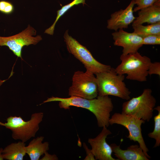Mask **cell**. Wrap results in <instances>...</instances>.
Masks as SVG:
<instances>
[{
  "label": "cell",
  "instance_id": "cell-1",
  "mask_svg": "<svg viewBox=\"0 0 160 160\" xmlns=\"http://www.w3.org/2000/svg\"><path fill=\"white\" fill-rule=\"evenodd\" d=\"M58 101L61 108L69 109L73 106L87 109L96 117L99 127H108L110 113L113 108L112 99L108 95H98L96 98L87 99L79 97L71 96L68 98L52 97L48 98L40 105L45 103Z\"/></svg>",
  "mask_w": 160,
  "mask_h": 160
},
{
  "label": "cell",
  "instance_id": "cell-2",
  "mask_svg": "<svg viewBox=\"0 0 160 160\" xmlns=\"http://www.w3.org/2000/svg\"><path fill=\"white\" fill-rule=\"evenodd\" d=\"M121 63L115 68L119 74H126V78L131 80L144 82L147 80L148 70L151 63V59L142 56L138 52L120 57Z\"/></svg>",
  "mask_w": 160,
  "mask_h": 160
},
{
  "label": "cell",
  "instance_id": "cell-3",
  "mask_svg": "<svg viewBox=\"0 0 160 160\" xmlns=\"http://www.w3.org/2000/svg\"><path fill=\"white\" fill-rule=\"evenodd\" d=\"M95 75L98 95H112L127 100L130 98L131 92L124 81V75L117 74L115 68L111 67L107 71Z\"/></svg>",
  "mask_w": 160,
  "mask_h": 160
},
{
  "label": "cell",
  "instance_id": "cell-4",
  "mask_svg": "<svg viewBox=\"0 0 160 160\" xmlns=\"http://www.w3.org/2000/svg\"><path fill=\"white\" fill-rule=\"evenodd\" d=\"M43 117L44 113L42 112L32 113L30 119L27 121L24 120L20 116H11L7 118V122L2 123L1 126L11 131L13 139L25 143L35 137Z\"/></svg>",
  "mask_w": 160,
  "mask_h": 160
},
{
  "label": "cell",
  "instance_id": "cell-5",
  "mask_svg": "<svg viewBox=\"0 0 160 160\" xmlns=\"http://www.w3.org/2000/svg\"><path fill=\"white\" fill-rule=\"evenodd\" d=\"M152 93L151 89H145L139 96L125 102L122 104L121 113L149 121L153 116L156 102Z\"/></svg>",
  "mask_w": 160,
  "mask_h": 160
},
{
  "label": "cell",
  "instance_id": "cell-6",
  "mask_svg": "<svg viewBox=\"0 0 160 160\" xmlns=\"http://www.w3.org/2000/svg\"><path fill=\"white\" fill-rule=\"evenodd\" d=\"M68 31L66 30L64 35L67 49L84 65L86 70L95 74L110 70L111 68L110 65L104 64L96 60L86 47L69 35Z\"/></svg>",
  "mask_w": 160,
  "mask_h": 160
},
{
  "label": "cell",
  "instance_id": "cell-7",
  "mask_svg": "<svg viewBox=\"0 0 160 160\" xmlns=\"http://www.w3.org/2000/svg\"><path fill=\"white\" fill-rule=\"evenodd\" d=\"M94 74L86 70L78 71L72 77L71 86L68 89V95L87 99L95 98L98 95V86Z\"/></svg>",
  "mask_w": 160,
  "mask_h": 160
},
{
  "label": "cell",
  "instance_id": "cell-8",
  "mask_svg": "<svg viewBox=\"0 0 160 160\" xmlns=\"http://www.w3.org/2000/svg\"><path fill=\"white\" fill-rule=\"evenodd\" d=\"M145 122L135 116L117 113H115L110 118L109 121L111 125L117 124L126 128L129 132V135L127 137L130 140L137 142L145 155L150 159L151 156L148 153L149 150L146 145L141 132V125Z\"/></svg>",
  "mask_w": 160,
  "mask_h": 160
},
{
  "label": "cell",
  "instance_id": "cell-9",
  "mask_svg": "<svg viewBox=\"0 0 160 160\" xmlns=\"http://www.w3.org/2000/svg\"><path fill=\"white\" fill-rule=\"evenodd\" d=\"M36 30L30 25L19 33L8 37L0 36V46H6L18 57L22 58V51L25 46L35 45L42 40L41 36L36 37Z\"/></svg>",
  "mask_w": 160,
  "mask_h": 160
},
{
  "label": "cell",
  "instance_id": "cell-10",
  "mask_svg": "<svg viewBox=\"0 0 160 160\" xmlns=\"http://www.w3.org/2000/svg\"><path fill=\"white\" fill-rule=\"evenodd\" d=\"M111 134L107 127L104 126L95 137L88 139V143L91 147V151L95 160H119L112 156V149L106 141L107 136Z\"/></svg>",
  "mask_w": 160,
  "mask_h": 160
},
{
  "label": "cell",
  "instance_id": "cell-11",
  "mask_svg": "<svg viewBox=\"0 0 160 160\" xmlns=\"http://www.w3.org/2000/svg\"><path fill=\"white\" fill-rule=\"evenodd\" d=\"M114 45L123 48L122 54L127 55L138 52L143 46V38L133 32L120 29L112 34Z\"/></svg>",
  "mask_w": 160,
  "mask_h": 160
},
{
  "label": "cell",
  "instance_id": "cell-12",
  "mask_svg": "<svg viewBox=\"0 0 160 160\" xmlns=\"http://www.w3.org/2000/svg\"><path fill=\"white\" fill-rule=\"evenodd\" d=\"M134 0H132L124 9H121L112 14L107 21V28L115 31L127 28L135 18L133 14Z\"/></svg>",
  "mask_w": 160,
  "mask_h": 160
},
{
  "label": "cell",
  "instance_id": "cell-13",
  "mask_svg": "<svg viewBox=\"0 0 160 160\" xmlns=\"http://www.w3.org/2000/svg\"><path fill=\"white\" fill-rule=\"evenodd\" d=\"M113 152L119 160H149L139 145H132L128 147L127 149L121 148L120 145L115 143L110 145Z\"/></svg>",
  "mask_w": 160,
  "mask_h": 160
},
{
  "label": "cell",
  "instance_id": "cell-14",
  "mask_svg": "<svg viewBox=\"0 0 160 160\" xmlns=\"http://www.w3.org/2000/svg\"><path fill=\"white\" fill-rule=\"evenodd\" d=\"M138 11V16L135 17L132 25L145 23L151 24L160 22V1L151 6Z\"/></svg>",
  "mask_w": 160,
  "mask_h": 160
},
{
  "label": "cell",
  "instance_id": "cell-15",
  "mask_svg": "<svg viewBox=\"0 0 160 160\" xmlns=\"http://www.w3.org/2000/svg\"><path fill=\"white\" fill-rule=\"evenodd\" d=\"M44 137H38L31 140L27 146L25 147L26 153L31 160H39L41 156L49 149L48 142L43 143Z\"/></svg>",
  "mask_w": 160,
  "mask_h": 160
},
{
  "label": "cell",
  "instance_id": "cell-16",
  "mask_svg": "<svg viewBox=\"0 0 160 160\" xmlns=\"http://www.w3.org/2000/svg\"><path fill=\"white\" fill-rule=\"evenodd\" d=\"M25 143L21 141L11 143L3 149L2 156L4 159L23 160L26 155Z\"/></svg>",
  "mask_w": 160,
  "mask_h": 160
},
{
  "label": "cell",
  "instance_id": "cell-17",
  "mask_svg": "<svg viewBox=\"0 0 160 160\" xmlns=\"http://www.w3.org/2000/svg\"><path fill=\"white\" fill-rule=\"evenodd\" d=\"M133 32L142 38L151 35H160V21L147 25H132Z\"/></svg>",
  "mask_w": 160,
  "mask_h": 160
},
{
  "label": "cell",
  "instance_id": "cell-18",
  "mask_svg": "<svg viewBox=\"0 0 160 160\" xmlns=\"http://www.w3.org/2000/svg\"><path fill=\"white\" fill-rule=\"evenodd\" d=\"M85 0H73L71 3L63 6L60 9L57 11V16L53 23L50 27L45 30L44 33L50 35H53L54 33L55 25L60 18L74 5L81 4L84 6V4H86Z\"/></svg>",
  "mask_w": 160,
  "mask_h": 160
},
{
  "label": "cell",
  "instance_id": "cell-19",
  "mask_svg": "<svg viewBox=\"0 0 160 160\" xmlns=\"http://www.w3.org/2000/svg\"><path fill=\"white\" fill-rule=\"evenodd\" d=\"M154 110L158 111V114L154 117V127L153 131L148 134L149 137L154 139L156 143L154 148L159 147L160 145V106L155 107Z\"/></svg>",
  "mask_w": 160,
  "mask_h": 160
},
{
  "label": "cell",
  "instance_id": "cell-20",
  "mask_svg": "<svg viewBox=\"0 0 160 160\" xmlns=\"http://www.w3.org/2000/svg\"><path fill=\"white\" fill-rule=\"evenodd\" d=\"M160 0H134L137 6L133 9L134 12L139 10L151 6L160 1Z\"/></svg>",
  "mask_w": 160,
  "mask_h": 160
},
{
  "label": "cell",
  "instance_id": "cell-21",
  "mask_svg": "<svg viewBox=\"0 0 160 160\" xmlns=\"http://www.w3.org/2000/svg\"><path fill=\"white\" fill-rule=\"evenodd\" d=\"M14 10L13 5L10 2L5 0L0 1V12L9 15L13 12Z\"/></svg>",
  "mask_w": 160,
  "mask_h": 160
},
{
  "label": "cell",
  "instance_id": "cell-22",
  "mask_svg": "<svg viewBox=\"0 0 160 160\" xmlns=\"http://www.w3.org/2000/svg\"><path fill=\"white\" fill-rule=\"evenodd\" d=\"M142 38L143 45L160 44V35H151Z\"/></svg>",
  "mask_w": 160,
  "mask_h": 160
},
{
  "label": "cell",
  "instance_id": "cell-23",
  "mask_svg": "<svg viewBox=\"0 0 160 160\" xmlns=\"http://www.w3.org/2000/svg\"><path fill=\"white\" fill-rule=\"evenodd\" d=\"M148 75L156 74L160 76V63L155 62L151 63L150 65L148 70Z\"/></svg>",
  "mask_w": 160,
  "mask_h": 160
},
{
  "label": "cell",
  "instance_id": "cell-24",
  "mask_svg": "<svg viewBox=\"0 0 160 160\" xmlns=\"http://www.w3.org/2000/svg\"><path fill=\"white\" fill-rule=\"evenodd\" d=\"M83 147L86 153V156L84 160H95V158L91 151V150L88 148L85 143H83Z\"/></svg>",
  "mask_w": 160,
  "mask_h": 160
},
{
  "label": "cell",
  "instance_id": "cell-25",
  "mask_svg": "<svg viewBox=\"0 0 160 160\" xmlns=\"http://www.w3.org/2000/svg\"><path fill=\"white\" fill-rule=\"evenodd\" d=\"M44 156L40 160H57L58 159L56 155L55 154L51 155L49 154L47 151H46L44 154Z\"/></svg>",
  "mask_w": 160,
  "mask_h": 160
},
{
  "label": "cell",
  "instance_id": "cell-26",
  "mask_svg": "<svg viewBox=\"0 0 160 160\" xmlns=\"http://www.w3.org/2000/svg\"><path fill=\"white\" fill-rule=\"evenodd\" d=\"M3 150V148H0V160H4L2 154Z\"/></svg>",
  "mask_w": 160,
  "mask_h": 160
},
{
  "label": "cell",
  "instance_id": "cell-27",
  "mask_svg": "<svg viewBox=\"0 0 160 160\" xmlns=\"http://www.w3.org/2000/svg\"><path fill=\"white\" fill-rule=\"evenodd\" d=\"M8 79L6 80H2L0 79V87Z\"/></svg>",
  "mask_w": 160,
  "mask_h": 160
},
{
  "label": "cell",
  "instance_id": "cell-28",
  "mask_svg": "<svg viewBox=\"0 0 160 160\" xmlns=\"http://www.w3.org/2000/svg\"><path fill=\"white\" fill-rule=\"evenodd\" d=\"M2 124V123L0 121V125L1 126Z\"/></svg>",
  "mask_w": 160,
  "mask_h": 160
}]
</instances>
